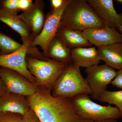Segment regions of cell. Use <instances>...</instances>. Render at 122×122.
<instances>
[{"label": "cell", "instance_id": "cell-1", "mask_svg": "<svg viewBox=\"0 0 122 122\" xmlns=\"http://www.w3.org/2000/svg\"><path fill=\"white\" fill-rule=\"evenodd\" d=\"M51 90L38 86L34 94L26 97L41 122H76L78 118L71 99L54 97Z\"/></svg>", "mask_w": 122, "mask_h": 122}, {"label": "cell", "instance_id": "cell-2", "mask_svg": "<svg viewBox=\"0 0 122 122\" xmlns=\"http://www.w3.org/2000/svg\"><path fill=\"white\" fill-rule=\"evenodd\" d=\"M106 26L86 0H70L63 11L60 26L83 31Z\"/></svg>", "mask_w": 122, "mask_h": 122}, {"label": "cell", "instance_id": "cell-3", "mask_svg": "<svg viewBox=\"0 0 122 122\" xmlns=\"http://www.w3.org/2000/svg\"><path fill=\"white\" fill-rule=\"evenodd\" d=\"M51 94L56 97L72 99L81 94L91 95L92 91L80 68L69 64L53 86Z\"/></svg>", "mask_w": 122, "mask_h": 122}, {"label": "cell", "instance_id": "cell-4", "mask_svg": "<svg viewBox=\"0 0 122 122\" xmlns=\"http://www.w3.org/2000/svg\"><path fill=\"white\" fill-rule=\"evenodd\" d=\"M26 61L28 69L36 79L35 85L51 90L68 65L50 58L42 60L27 55Z\"/></svg>", "mask_w": 122, "mask_h": 122}, {"label": "cell", "instance_id": "cell-5", "mask_svg": "<svg viewBox=\"0 0 122 122\" xmlns=\"http://www.w3.org/2000/svg\"><path fill=\"white\" fill-rule=\"evenodd\" d=\"M71 100L78 119L100 122L121 118V113L116 107L97 104L87 94L78 95Z\"/></svg>", "mask_w": 122, "mask_h": 122}, {"label": "cell", "instance_id": "cell-6", "mask_svg": "<svg viewBox=\"0 0 122 122\" xmlns=\"http://www.w3.org/2000/svg\"><path fill=\"white\" fill-rule=\"evenodd\" d=\"M85 72L86 75L85 79L92 91L91 96L98 100L117 74L115 70L105 64L86 68Z\"/></svg>", "mask_w": 122, "mask_h": 122}, {"label": "cell", "instance_id": "cell-7", "mask_svg": "<svg viewBox=\"0 0 122 122\" xmlns=\"http://www.w3.org/2000/svg\"><path fill=\"white\" fill-rule=\"evenodd\" d=\"M70 0H65L63 4L54 11H51L46 15L45 22L40 34L33 40L30 45L32 48L38 46L42 51L44 56L49 58L48 49L51 42L56 35L60 27L63 11Z\"/></svg>", "mask_w": 122, "mask_h": 122}, {"label": "cell", "instance_id": "cell-8", "mask_svg": "<svg viewBox=\"0 0 122 122\" xmlns=\"http://www.w3.org/2000/svg\"><path fill=\"white\" fill-rule=\"evenodd\" d=\"M34 38L23 42L21 47L15 52L0 56V67L8 68L21 74L35 84L36 79L27 68L26 58L30 45Z\"/></svg>", "mask_w": 122, "mask_h": 122}, {"label": "cell", "instance_id": "cell-9", "mask_svg": "<svg viewBox=\"0 0 122 122\" xmlns=\"http://www.w3.org/2000/svg\"><path fill=\"white\" fill-rule=\"evenodd\" d=\"M0 77L8 92L28 97L37 91L36 85L12 70L0 67Z\"/></svg>", "mask_w": 122, "mask_h": 122}, {"label": "cell", "instance_id": "cell-10", "mask_svg": "<svg viewBox=\"0 0 122 122\" xmlns=\"http://www.w3.org/2000/svg\"><path fill=\"white\" fill-rule=\"evenodd\" d=\"M82 32L90 43L97 47L122 43V34L117 30L107 25L91 28Z\"/></svg>", "mask_w": 122, "mask_h": 122}, {"label": "cell", "instance_id": "cell-11", "mask_svg": "<svg viewBox=\"0 0 122 122\" xmlns=\"http://www.w3.org/2000/svg\"><path fill=\"white\" fill-rule=\"evenodd\" d=\"M87 2L107 26L118 30L122 25V13L116 11L112 0H88Z\"/></svg>", "mask_w": 122, "mask_h": 122}, {"label": "cell", "instance_id": "cell-12", "mask_svg": "<svg viewBox=\"0 0 122 122\" xmlns=\"http://www.w3.org/2000/svg\"><path fill=\"white\" fill-rule=\"evenodd\" d=\"M44 1L36 0L29 9L18 15L35 37L41 32L45 22L46 15L44 13Z\"/></svg>", "mask_w": 122, "mask_h": 122}, {"label": "cell", "instance_id": "cell-13", "mask_svg": "<svg viewBox=\"0 0 122 122\" xmlns=\"http://www.w3.org/2000/svg\"><path fill=\"white\" fill-rule=\"evenodd\" d=\"M30 108L26 96L8 92L0 96V112L23 115Z\"/></svg>", "mask_w": 122, "mask_h": 122}, {"label": "cell", "instance_id": "cell-14", "mask_svg": "<svg viewBox=\"0 0 122 122\" xmlns=\"http://www.w3.org/2000/svg\"><path fill=\"white\" fill-rule=\"evenodd\" d=\"M71 58L72 63L75 65L86 69L98 65L101 61L95 46L73 49L71 50Z\"/></svg>", "mask_w": 122, "mask_h": 122}, {"label": "cell", "instance_id": "cell-15", "mask_svg": "<svg viewBox=\"0 0 122 122\" xmlns=\"http://www.w3.org/2000/svg\"><path fill=\"white\" fill-rule=\"evenodd\" d=\"M100 59L114 69H122V43L97 47Z\"/></svg>", "mask_w": 122, "mask_h": 122}, {"label": "cell", "instance_id": "cell-16", "mask_svg": "<svg viewBox=\"0 0 122 122\" xmlns=\"http://www.w3.org/2000/svg\"><path fill=\"white\" fill-rule=\"evenodd\" d=\"M0 21L6 24L18 33L23 42L35 38L28 26L17 14L11 13L0 9Z\"/></svg>", "mask_w": 122, "mask_h": 122}, {"label": "cell", "instance_id": "cell-17", "mask_svg": "<svg viewBox=\"0 0 122 122\" xmlns=\"http://www.w3.org/2000/svg\"><path fill=\"white\" fill-rule=\"evenodd\" d=\"M56 36L61 38L71 49L92 46L82 31L59 27Z\"/></svg>", "mask_w": 122, "mask_h": 122}, {"label": "cell", "instance_id": "cell-18", "mask_svg": "<svg viewBox=\"0 0 122 122\" xmlns=\"http://www.w3.org/2000/svg\"><path fill=\"white\" fill-rule=\"evenodd\" d=\"M48 55V58L57 61L67 65L72 63L71 50L56 36L49 45Z\"/></svg>", "mask_w": 122, "mask_h": 122}, {"label": "cell", "instance_id": "cell-19", "mask_svg": "<svg viewBox=\"0 0 122 122\" xmlns=\"http://www.w3.org/2000/svg\"><path fill=\"white\" fill-rule=\"evenodd\" d=\"M22 44L0 31V56L10 54L17 50Z\"/></svg>", "mask_w": 122, "mask_h": 122}, {"label": "cell", "instance_id": "cell-20", "mask_svg": "<svg viewBox=\"0 0 122 122\" xmlns=\"http://www.w3.org/2000/svg\"><path fill=\"white\" fill-rule=\"evenodd\" d=\"M101 102L115 105L118 109L122 118V90L119 91H106L99 100Z\"/></svg>", "mask_w": 122, "mask_h": 122}, {"label": "cell", "instance_id": "cell-21", "mask_svg": "<svg viewBox=\"0 0 122 122\" xmlns=\"http://www.w3.org/2000/svg\"><path fill=\"white\" fill-rule=\"evenodd\" d=\"M1 9L11 13L17 14L20 11L18 6V0H0Z\"/></svg>", "mask_w": 122, "mask_h": 122}, {"label": "cell", "instance_id": "cell-22", "mask_svg": "<svg viewBox=\"0 0 122 122\" xmlns=\"http://www.w3.org/2000/svg\"><path fill=\"white\" fill-rule=\"evenodd\" d=\"M22 115L9 112H0V122H22Z\"/></svg>", "mask_w": 122, "mask_h": 122}, {"label": "cell", "instance_id": "cell-23", "mask_svg": "<svg viewBox=\"0 0 122 122\" xmlns=\"http://www.w3.org/2000/svg\"><path fill=\"white\" fill-rule=\"evenodd\" d=\"M22 122H41L35 112L30 108L22 115Z\"/></svg>", "mask_w": 122, "mask_h": 122}, {"label": "cell", "instance_id": "cell-24", "mask_svg": "<svg viewBox=\"0 0 122 122\" xmlns=\"http://www.w3.org/2000/svg\"><path fill=\"white\" fill-rule=\"evenodd\" d=\"M33 3L32 0H18V8L20 11L25 12L32 7Z\"/></svg>", "mask_w": 122, "mask_h": 122}, {"label": "cell", "instance_id": "cell-25", "mask_svg": "<svg viewBox=\"0 0 122 122\" xmlns=\"http://www.w3.org/2000/svg\"><path fill=\"white\" fill-rule=\"evenodd\" d=\"M111 84L122 90V69L117 71V75Z\"/></svg>", "mask_w": 122, "mask_h": 122}, {"label": "cell", "instance_id": "cell-26", "mask_svg": "<svg viewBox=\"0 0 122 122\" xmlns=\"http://www.w3.org/2000/svg\"><path fill=\"white\" fill-rule=\"evenodd\" d=\"M65 0H51L50 1L51 11L52 12L56 10L63 4Z\"/></svg>", "mask_w": 122, "mask_h": 122}, {"label": "cell", "instance_id": "cell-27", "mask_svg": "<svg viewBox=\"0 0 122 122\" xmlns=\"http://www.w3.org/2000/svg\"><path fill=\"white\" fill-rule=\"evenodd\" d=\"M76 122H117V119H109L103 121H94L87 119H78Z\"/></svg>", "mask_w": 122, "mask_h": 122}, {"label": "cell", "instance_id": "cell-28", "mask_svg": "<svg viewBox=\"0 0 122 122\" xmlns=\"http://www.w3.org/2000/svg\"><path fill=\"white\" fill-rule=\"evenodd\" d=\"M6 87L2 79L0 77V96L7 92Z\"/></svg>", "mask_w": 122, "mask_h": 122}, {"label": "cell", "instance_id": "cell-29", "mask_svg": "<svg viewBox=\"0 0 122 122\" xmlns=\"http://www.w3.org/2000/svg\"><path fill=\"white\" fill-rule=\"evenodd\" d=\"M118 30L120 31V32L122 34V25H121L119 28Z\"/></svg>", "mask_w": 122, "mask_h": 122}, {"label": "cell", "instance_id": "cell-30", "mask_svg": "<svg viewBox=\"0 0 122 122\" xmlns=\"http://www.w3.org/2000/svg\"><path fill=\"white\" fill-rule=\"evenodd\" d=\"M116 1L119 3H122V0H116Z\"/></svg>", "mask_w": 122, "mask_h": 122}, {"label": "cell", "instance_id": "cell-31", "mask_svg": "<svg viewBox=\"0 0 122 122\" xmlns=\"http://www.w3.org/2000/svg\"><path fill=\"white\" fill-rule=\"evenodd\" d=\"M1 9V8H0V9Z\"/></svg>", "mask_w": 122, "mask_h": 122}]
</instances>
